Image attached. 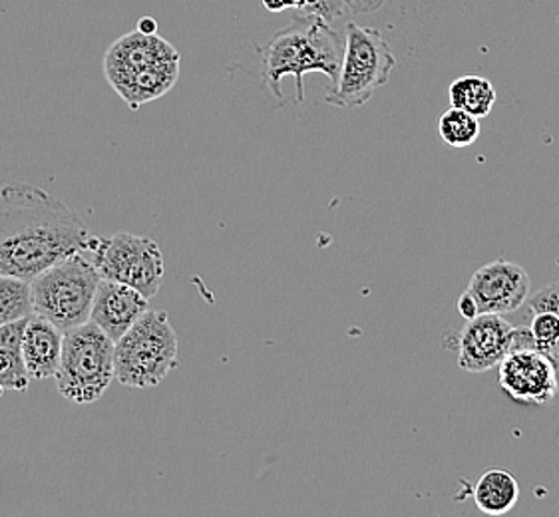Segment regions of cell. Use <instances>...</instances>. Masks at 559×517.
I'll list each match as a JSON object with an SVG mask.
<instances>
[{
  "mask_svg": "<svg viewBox=\"0 0 559 517\" xmlns=\"http://www.w3.org/2000/svg\"><path fill=\"white\" fill-rule=\"evenodd\" d=\"M98 237L67 203L31 183L0 188V275L33 281L58 261L86 253Z\"/></svg>",
  "mask_w": 559,
  "mask_h": 517,
  "instance_id": "cell-1",
  "label": "cell"
},
{
  "mask_svg": "<svg viewBox=\"0 0 559 517\" xmlns=\"http://www.w3.org/2000/svg\"><path fill=\"white\" fill-rule=\"evenodd\" d=\"M343 50L338 34L326 21L309 14L299 23L275 34L267 46L259 48L263 80L275 100L285 101L281 80L293 76L297 80V104L305 98L302 76L311 72L326 74L335 84L341 72Z\"/></svg>",
  "mask_w": 559,
  "mask_h": 517,
  "instance_id": "cell-2",
  "label": "cell"
},
{
  "mask_svg": "<svg viewBox=\"0 0 559 517\" xmlns=\"http://www.w3.org/2000/svg\"><path fill=\"white\" fill-rule=\"evenodd\" d=\"M116 381L128 388H154L179 366L178 335L166 311H147L116 340Z\"/></svg>",
  "mask_w": 559,
  "mask_h": 517,
  "instance_id": "cell-3",
  "label": "cell"
},
{
  "mask_svg": "<svg viewBox=\"0 0 559 517\" xmlns=\"http://www.w3.org/2000/svg\"><path fill=\"white\" fill-rule=\"evenodd\" d=\"M116 342L96 323L64 333L58 366V393L80 406L98 402L116 378Z\"/></svg>",
  "mask_w": 559,
  "mask_h": 517,
  "instance_id": "cell-4",
  "label": "cell"
},
{
  "mask_svg": "<svg viewBox=\"0 0 559 517\" xmlns=\"http://www.w3.org/2000/svg\"><path fill=\"white\" fill-rule=\"evenodd\" d=\"M102 277L86 253L62 258L34 277V313L67 333L88 323Z\"/></svg>",
  "mask_w": 559,
  "mask_h": 517,
  "instance_id": "cell-5",
  "label": "cell"
},
{
  "mask_svg": "<svg viewBox=\"0 0 559 517\" xmlns=\"http://www.w3.org/2000/svg\"><path fill=\"white\" fill-rule=\"evenodd\" d=\"M396 67V58L377 28L347 24L341 72L324 101L338 108H360L384 86Z\"/></svg>",
  "mask_w": 559,
  "mask_h": 517,
  "instance_id": "cell-6",
  "label": "cell"
},
{
  "mask_svg": "<svg viewBox=\"0 0 559 517\" xmlns=\"http://www.w3.org/2000/svg\"><path fill=\"white\" fill-rule=\"evenodd\" d=\"M102 279L134 287L147 299H154L164 281V253L152 237L120 231L98 237L90 253Z\"/></svg>",
  "mask_w": 559,
  "mask_h": 517,
  "instance_id": "cell-7",
  "label": "cell"
},
{
  "mask_svg": "<svg viewBox=\"0 0 559 517\" xmlns=\"http://www.w3.org/2000/svg\"><path fill=\"white\" fill-rule=\"evenodd\" d=\"M498 386L520 405L546 406L558 394V366L537 350H512L498 366Z\"/></svg>",
  "mask_w": 559,
  "mask_h": 517,
  "instance_id": "cell-8",
  "label": "cell"
},
{
  "mask_svg": "<svg viewBox=\"0 0 559 517\" xmlns=\"http://www.w3.org/2000/svg\"><path fill=\"white\" fill-rule=\"evenodd\" d=\"M515 325L503 315H478L466 321L454 349L460 369L471 374L498 369L514 342Z\"/></svg>",
  "mask_w": 559,
  "mask_h": 517,
  "instance_id": "cell-9",
  "label": "cell"
},
{
  "mask_svg": "<svg viewBox=\"0 0 559 517\" xmlns=\"http://www.w3.org/2000/svg\"><path fill=\"white\" fill-rule=\"evenodd\" d=\"M468 291L480 315H510L527 303L530 275L518 263L498 258L472 275Z\"/></svg>",
  "mask_w": 559,
  "mask_h": 517,
  "instance_id": "cell-10",
  "label": "cell"
},
{
  "mask_svg": "<svg viewBox=\"0 0 559 517\" xmlns=\"http://www.w3.org/2000/svg\"><path fill=\"white\" fill-rule=\"evenodd\" d=\"M179 52L169 45L166 38L157 34H144L140 31L123 34L106 52L104 58V74L110 86H120L123 80L130 79L144 68L154 67L159 62L178 60Z\"/></svg>",
  "mask_w": 559,
  "mask_h": 517,
  "instance_id": "cell-11",
  "label": "cell"
},
{
  "mask_svg": "<svg viewBox=\"0 0 559 517\" xmlns=\"http://www.w3.org/2000/svg\"><path fill=\"white\" fill-rule=\"evenodd\" d=\"M147 311H150V299L146 294H142L130 285L102 279L94 297L90 321L100 326L102 330L116 342Z\"/></svg>",
  "mask_w": 559,
  "mask_h": 517,
  "instance_id": "cell-12",
  "label": "cell"
},
{
  "mask_svg": "<svg viewBox=\"0 0 559 517\" xmlns=\"http://www.w3.org/2000/svg\"><path fill=\"white\" fill-rule=\"evenodd\" d=\"M64 333L52 321L36 315L26 318L23 335V357L33 381L57 376L62 359Z\"/></svg>",
  "mask_w": 559,
  "mask_h": 517,
  "instance_id": "cell-13",
  "label": "cell"
},
{
  "mask_svg": "<svg viewBox=\"0 0 559 517\" xmlns=\"http://www.w3.org/2000/svg\"><path fill=\"white\" fill-rule=\"evenodd\" d=\"M179 79V58L178 60H168L159 62L154 67L144 68L140 72L132 74L130 79L123 80L120 86L114 91L122 98L132 110H138L142 104L157 100L164 94H168Z\"/></svg>",
  "mask_w": 559,
  "mask_h": 517,
  "instance_id": "cell-14",
  "label": "cell"
},
{
  "mask_svg": "<svg viewBox=\"0 0 559 517\" xmlns=\"http://www.w3.org/2000/svg\"><path fill=\"white\" fill-rule=\"evenodd\" d=\"M24 326L26 318L0 326V396L7 390L26 393L33 381L23 357Z\"/></svg>",
  "mask_w": 559,
  "mask_h": 517,
  "instance_id": "cell-15",
  "label": "cell"
},
{
  "mask_svg": "<svg viewBox=\"0 0 559 517\" xmlns=\"http://www.w3.org/2000/svg\"><path fill=\"white\" fill-rule=\"evenodd\" d=\"M518 500L520 485L515 482L514 476L502 468H492L481 473L478 484L474 488L476 507L486 516H503L512 512Z\"/></svg>",
  "mask_w": 559,
  "mask_h": 517,
  "instance_id": "cell-16",
  "label": "cell"
},
{
  "mask_svg": "<svg viewBox=\"0 0 559 517\" xmlns=\"http://www.w3.org/2000/svg\"><path fill=\"white\" fill-rule=\"evenodd\" d=\"M448 100L452 108H460L481 120L492 112L496 88L490 80L481 76H462L450 84Z\"/></svg>",
  "mask_w": 559,
  "mask_h": 517,
  "instance_id": "cell-17",
  "label": "cell"
},
{
  "mask_svg": "<svg viewBox=\"0 0 559 517\" xmlns=\"http://www.w3.org/2000/svg\"><path fill=\"white\" fill-rule=\"evenodd\" d=\"M33 315V282L11 275H0V326Z\"/></svg>",
  "mask_w": 559,
  "mask_h": 517,
  "instance_id": "cell-18",
  "label": "cell"
},
{
  "mask_svg": "<svg viewBox=\"0 0 559 517\" xmlns=\"http://www.w3.org/2000/svg\"><path fill=\"white\" fill-rule=\"evenodd\" d=\"M438 134L450 147L462 149L472 146L480 135V118L450 106V110L438 120Z\"/></svg>",
  "mask_w": 559,
  "mask_h": 517,
  "instance_id": "cell-19",
  "label": "cell"
},
{
  "mask_svg": "<svg viewBox=\"0 0 559 517\" xmlns=\"http://www.w3.org/2000/svg\"><path fill=\"white\" fill-rule=\"evenodd\" d=\"M534 349L546 354L559 369V316L554 313H534L530 323Z\"/></svg>",
  "mask_w": 559,
  "mask_h": 517,
  "instance_id": "cell-20",
  "label": "cell"
},
{
  "mask_svg": "<svg viewBox=\"0 0 559 517\" xmlns=\"http://www.w3.org/2000/svg\"><path fill=\"white\" fill-rule=\"evenodd\" d=\"M527 306L534 313H554L559 316V282H551L539 289L536 294L527 297Z\"/></svg>",
  "mask_w": 559,
  "mask_h": 517,
  "instance_id": "cell-21",
  "label": "cell"
},
{
  "mask_svg": "<svg viewBox=\"0 0 559 517\" xmlns=\"http://www.w3.org/2000/svg\"><path fill=\"white\" fill-rule=\"evenodd\" d=\"M459 311L460 315L464 316L466 321H471V318H474V316L480 315V311H478V304H476V299L472 297L468 289L462 292V297H460Z\"/></svg>",
  "mask_w": 559,
  "mask_h": 517,
  "instance_id": "cell-22",
  "label": "cell"
},
{
  "mask_svg": "<svg viewBox=\"0 0 559 517\" xmlns=\"http://www.w3.org/2000/svg\"><path fill=\"white\" fill-rule=\"evenodd\" d=\"M135 31H140V33L144 34H157L156 19H152V16H142V19L138 21V26H135Z\"/></svg>",
  "mask_w": 559,
  "mask_h": 517,
  "instance_id": "cell-23",
  "label": "cell"
},
{
  "mask_svg": "<svg viewBox=\"0 0 559 517\" xmlns=\"http://www.w3.org/2000/svg\"><path fill=\"white\" fill-rule=\"evenodd\" d=\"M263 7L269 12L287 11V0H263Z\"/></svg>",
  "mask_w": 559,
  "mask_h": 517,
  "instance_id": "cell-24",
  "label": "cell"
}]
</instances>
